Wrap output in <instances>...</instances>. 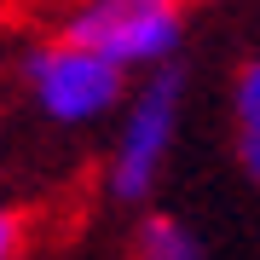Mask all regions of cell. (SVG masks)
Instances as JSON below:
<instances>
[{
  "label": "cell",
  "instance_id": "cell-3",
  "mask_svg": "<svg viewBox=\"0 0 260 260\" xmlns=\"http://www.w3.org/2000/svg\"><path fill=\"white\" fill-rule=\"evenodd\" d=\"M23 87L35 93L41 116L58 127H87V121L110 116L121 93H127V70L99 58L93 47H75V41H35L23 52Z\"/></svg>",
  "mask_w": 260,
  "mask_h": 260
},
{
  "label": "cell",
  "instance_id": "cell-6",
  "mask_svg": "<svg viewBox=\"0 0 260 260\" xmlns=\"http://www.w3.org/2000/svg\"><path fill=\"white\" fill-rule=\"evenodd\" d=\"M23 254V214L0 208V260H18Z\"/></svg>",
  "mask_w": 260,
  "mask_h": 260
},
{
  "label": "cell",
  "instance_id": "cell-5",
  "mask_svg": "<svg viewBox=\"0 0 260 260\" xmlns=\"http://www.w3.org/2000/svg\"><path fill=\"white\" fill-rule=\"evenodd\" d=\"M133 260H208L203 237L174 214H145L133 232Z\"/></svg>",
  "mask_w": 260,
  "mask_h": 260
},
{
  "label": "cell",
  "instance_id": "cell-4",
  "mask_svg": "<svg viewBox=\"0 0 260 260\" xmlns=\"http://www.w3.org/2000/svg\"><path fill=\"white\" fill-rule=\"evenodd\" d=\"M232 133H237L243 174H249V185L260 191V58L237 70V87H232Z\"/></svg>",
  "mask_w": 260,
  "mask_h": 260
},
{
  "label": "cell",
  "instance_id": "cell-2",
  "mask_svg": "<svg viewBox=\"0 0 260 260\" xmlns=\"http://www.w3.org/2000/svg\"><path fill=\"white\" fill-rule=\"evenodd\" d=\"M185 0H75L58 35L93 47L121 70H156L179 52L185 35Z\"/></svg>",
  "mask_w": 260,
  "mask_h": 260
},
{
  "label": "cell",
  "instance_id": "cell-1",
  "mask_svg": "<svg viewBox=\"0 0 260 260\" xmlns=\"http://www.w3.org/2000/svg\"><path fill=\"white\" fill-rule=\"evenodd\" d=\"M179 110H185V75L168 58L127 99V116H121V133L110 150V174H104L116 203H150L156 197V179H162L174 133H179Z\"/></svg>",
  "mask_w": 260,
  "mask_h": 260
}]
</instances>
